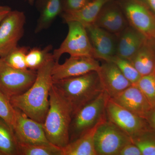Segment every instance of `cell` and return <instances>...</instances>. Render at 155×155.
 Returning <instances> with one entry per match:
<instances>
[{
    "label": "cell",
    "mask_w": 155,
    "mask_h": 155,
    "mask_svg": "<svg viewBox=\"0 0 155 155\" xmlns=\"http://www.w3.org/2000/svg\"><path fill=\"white\" fill-rule=\"evenodd\" d=\"M55 61L52 58L37 70L31 86L22 94L11 97L10 102L31 119L43 124L49 107L50 90L54 83L52 75Z\"/></svg>",
    "instance_id": "cell-1"
},
{
    "label": "cell",
    "mask_w": 155,
    "mask_h": 155,
    "mask_svg": "<svg viewBox=\"0 0 155 155\" xmlns=\"http://www.w3.org/2000/svg\"><path fill=\"white\" fill-rule=\"evenodd\" d=\"M49 101V107L43 124L44 129L50 143L62 149L70 141L72 110L54 83L50 90Z\"/></svg>",
    "instance_id": "cell-2"
},
{
    "label": "cell",
    "mask_w": 155,
    "mask_h": 155,
    "mask_svg": "<svg viewBox=\"0 0 155 155\" xmlns=\"http://www.w3.org/2000/svg\"><path fill=\"white\" fill-rule=\"evenodd\" d=\"M71 108L72 116L104 92L97 71L54 82Z\"/></svg>",
    "instance_id": "cell-3"
},
{
    "label": "cell",
    "mask_w": 155,
    "mask_h": 155,
    "mask_svg": "<svg viewBox=\"0 0 155 155\" xmlns=\"http://www.w3.org/2000/svg\"><path fill=\"white\" fill-rule=\"evenodd\" d=\"M109 98L105 92H103L73 115L69 130V142L78 138L107 119L106 105Z\"/></svg>",
    "instance_id": "cell-4"
},
{
    "label": "cell",
    "mask_w": 155,
    "mask_h": 155,
    "mask_svg": "<svg viewBox=\"0 0 155 155\" xmlns=\"http://www.w3.org/2000/svg\"><path fill=\"white\" fill-rule=\"evenodd\" d=\"M68 33L59 48L53 51V57L56 62L64 54L70 56L93 57V50L89 38L86 28L76 21L67 22Z\"/></svg>",
    "instance_id": "cell-5"
},
{
    "label": "cell",
    "mask_w": 155,
    "mask_h": 155,
    "mask_svg": "<svg viewBox=\"0 0 155 155\" xmlns=\"http://www.w3.org/2000/svg\"><path fill=\"white\" fill-rule=\"evenodd\" d=\"M131 137L119 127L106 119L97 127L94 135L97 155H118Z\"/></svg>",
    "instance_id": "cell-6"
},
{
    "label": "cell",
    "mask_w": 155,
    "mask_h": 155,
    "mask_svg": "<svg viewBox=\"0 0 155 155\" xmlns=\"http://www.w3.org/2000/svg\"><path fill=\"white\" fill-rule=\"evenodd\" d=\"M36 76L37 71L15 69L0 58V91L9 99L26 91L33 84Z\"/></svg>",
    "instance_id": "cell-7"
},
{
    "label": "cell",
    "mask_w": 155,
    "mask_h": 155,
    "mask_svg": "<svg viewBox=\"0 0 155 155\" xmlns=\"http://www.w3.org/2000/svg\"><path fill=\"white\" fill-rule=\"evenodd\" d=\"M128 24L147 39L155 40V15L140 0L118 1Z\"/></svg>",
    "instance_id": "cell-8"
},
{
    "label": "cell",
    "mask_w": 155,
    "mask_h": 155,
    "mask_svg": "<svg viewBox=\"0 0 155 155\" xmlns=\"http://www.w3.org/2000/svg\"><path fill=\"white\" fill-rule=\"evenodd\" d=\"M26 17L22 11L11 10L0 23V58L18 46L23 36Z\"/></svg>",
    "instance_id": "cell-9"
},
{
    "label": "cell",
    "mask_w": 155,
    "mask_h": 155,
    "mask_svg": "<svg viewBox=\"0 0 155 155\" xmlns=\"http://www.w3.org/2000/svg\"><path fill=\"white\" fill-rule=\"evenodd\" d=\"M107 120L131 138L146 132L144 117L137 115L116 104L109 98L106 107Z\"/></svg>",
    "instance_id": "cell-10"
},
{
    "label": "cell",
    "mask_w": 155,
    "mask_h": 155,
    "mask_svg": "<svg viewBox=\"0 0 155 155\" xmlns=\"http://www.w3.org/2000/svg\"><path fill=\"white\" fill-rule=\"evenodd\" d=\"M15 109V120L12 128L18 142L52 145L47 138L43 124L31 119L18 109Z\"/></svg>",
    "instance_id": "cell-11"
},
{
    "label": "cell",
    "mask_w": 155,
    "mask_h": 155,
    "mask_svg": "<svg viewBox=\"0 0 155 155\" xmlns=\"http://www.w3.org/2000/svg\"><path fill=\"white\" fill-rule=\"evenodd\" d=\"M101 64L95 58L88 56H70L63 64L55 62L52 75L54 82L97 71Z\"/></svg>",
    "instance_id": "cell-12"
},
{
    "label": "cell",
    "mask_w": 155,
    "mask_h": 155,
    "mask_svg": "<svg viewBox=\"0 0 155 155\" xmlns=\"http://www.w3.org/2000/svg\"><path fill=\"white\" fill-rule=\"evenodd\" d=\"M85 28L93 50L94 58L110 61L116 55L117 35L94 24Z\"/></svg>",
    "instance_id": "cell-13"
},
{
    "label": "cell",
    "mask_w": 155,
    "mask_h": 155,
    "mask_svg": "<svg viewBox=\"0 0 155 155\" xmlns=\"http://www.w3.org/2000/svg\"><path fill=\"white\" fill-rule=\"evenodd\" d=\"M104 91L113 98L132 85L118 67L113 63L104 61L97 71Z\"/></svg>",
    "instance_id": "cell-14"
},
{
    "label": "cell",
    "mask_w": 155,
    "mask_h": 155,
    "mask_svg": "<svg viewBox=\"0 0 155 155\" xmlns=\"http://www.w3.org/2000/svg\"><path fill=\"white\" fill-rule=\"evenodd\" d=\"M94 24L116 35L129 25L119 3L115 0L103 7Z\"/></svg>",
    "instance_id": "cell-15"
},
{
    "label": "cell",
    "mask_w": 155,
    "mask_h": 155,
    "mask_svg": "<svg viewBox=\"0 0 155 155\" xmlns=\"http://www.w3.org/2000/svg\"><path fill=\"white\" fill-rule=\"evenodd\" d=\"M110 99L121 107L144 118L153 109L135 84H132L117 96Z\"/></svg>",
    "instance_id": "cell-16"
},
{
    "label": "cell",
    "mask_w": 155,
    "mask_h": 155,
    "mask_svg": "<svg viewBox=\"0 0 155 155\" xmlns=\"http://www.w3.org/2000/svg\"><path fill=\"white\" fill-rule=\"evenodd\" d=\"M116 35V55L129 61L147 39L143 35L129 25Z\"/></svg>",
    "instance_id": "cell-17"
},
{
    "label": "cell",
    "mask_w": 155,
    "mask_h": 155,
    "mask_svg": "<svg viewBox=\"0 0 155 155\" xmlns=\"http://www.w3.org/2000/svg\"><path fill=\"white\" fill-rule=\"evenodd\" d=\"M39 12L35 32L39 33L47 29L58 16L63 13L62 0H35Z\"/></svg>",
    "instance_id": "cell-18"
},
{
    "label": "cell",
    "mask_w": 155,
    "mask_h": 155,
    "mask_svg": "<svg viewBox=\"0 0 155 155\" xmlns=\"http://www.w3.org/2000/svg\"><path fill=\"white\" fill-rule=\"evenodd\" d=\"M130 61L141 76L155 72V40L147 38Z\"/></svg>",
    "instance_id": "cell-19"
},
{
    "label": "cell",
    "mask_w": 155,
    "mask_h": 155,
    "mask_svg": "<svg viewBox=\"0 0 155 155\" xmlns=\"http://www.w3.org/2000/svg\"><path fill=\"white\" fill-rule=\"evenodd\" d=\"M112 0H91L83 8L72 13L62 14L64 22L76 21L86 27L94 24L103 7Z\"/></svg>",
    "instance_id": "cell-20"
},
{
    "label": "cell",
    "mask_w": 155,
    "mask_h": 155,
    "mask_svg": "<svg viewBox=\"0 0 155 155\" xmlns=\"http://www.w3.org/2000/svg\"><path fill=\"white\" fill-rule=\"evenodd\" d=\"M99 125L69 142L61 149V155H97L94 147V135Z\"/></svg>",
    "instance_id": "cell-21"
},
{
    "label": "cell",
    "mask_w": 155,
    "mask_h": 155,
    "mask_svg": "<svg viewBox=\"0 0 155 155\" xmlns=\"http://www.w3.org/2000/svg\"><path fill=\"white\" fill-rule=\"evenodd\" d=\"M18 155V142L13 128L0 118V155Z\"/></svg>",
    "instance_id": "cell-22"
},
{
    "label": "cell",
    "mask_w": 155,
    "mask_h": 155,
    "mask_svg": "<svg viewBox=\"0 0 155 155\" xmlns=\"http://www.w3.org/2000/svg\"><path fill=\"white\" fill-rule=\"evenodd\" d=\"M51 45L44 48H34L30 49L26 56V64L28 69L37 71L50 58H53Z\"/></svg>",
    "instance_id": "cell-23"
},
{
    "label": "cell",
    "mask_w": 155,
    "mask_h": 155,
    "mask_svg": "<svg viewBox=\"0 0 155 155\" xmlns=\"http://www.w3.org/2000/svg\"><path fill=\"white\" fill-rule=\"evenodd\" d=\"M18 145L19 155H61V149L53 145L31 144L19 142Z\"/></svg>",
    "instance_id": "cell-24"
},
{
    "label": "cell",
    "mask_w": 155,
    "mask_h": 155,
    "mask_svg": "<svg viewBox=\"0 0 155 155\" xmlns=\"http://www.w3.org/2000/svg\"><path fill=\"white\" fill-rule=\"evenodd\" d=\"M29 48L17 46L2 58L10 67L20 70L28 69L26 64V56Z\"/></svg>",
    "instance_id": "cell-25"
},
{
    "label": "cell",
    "mask_w": 155,
    "mask_h": 155,
    "mask_svg": "<svg viewBox=\"0 0 155 155\" xmlns=\"http://www.w3.org/2000/svg\"><path fill=\"white\" fill-rule=\"evenodd\" d=\"M110 62L116 64L126 79L132 84L137 83L142 76L132 63L128 60L116 55L111 59Z\"/></svg>",
    "instance_id": "cell-26"
},
{
    "label": "cell",
    "mask_w": 155,
    "mask_h": 155,
    "mask_svg": "<svg viewBox=\"0 0 155 155\" xmlns=\"http://www.w3.org/2000/svg\"><path fill=\"white\" fill-rule=\"evenodd\" d=\"M153 108H155V73L142 76L135 84Z\"/></svg>",
    "instance_id": "cell-27"
},
{
    "label": "cell",
    "mask_w": 155,
    "mask_h": 155,
    "mask_svg": "<svg viewBox=\"0 0 155 155\" xmlns=\"http://www.w3.org/2000/svg\"><path fill=\"white\" fill-rule=\"evenodd\" d=\"M15 116V108L8 98L0 91V118L12 128Z\"/></svg>",
    "instance_id": "cell-28"
},
{
    "label": "cell",
    "mask_w": 155,
    "mask_h": 155,
    "mask_svg": "<svg viewBox=\"0 0 155 155\" xmlns=\"http://www.w3.org/2000/svg\"><path fill=\"white\" fill-rule=\"evenodd\" d=\"M131 140L140 150L142 155H155V140L145 137L143 133Z\"/></svg>",
    "instance_id": "cell-29"
},
{
    "label": "cell",
    "mask_w": 155,
    "mask_h": 155,
    "mask_svg": "<svg viewBox=\"0 0 155 155\" xmlns=\"http://www.w3.org/2000/svg\"><path fill=\"white\" fill-rule=\"evenodd\" d=\"M91 0H62L63 13H72L83 8Z\"/></svg>",
    "instance_id": "cell-30"
},
{
    "label": "cell",
    "mask_w": 155,
    "mask_h": 155,
    "mask_svg": "<svg viewBox=\"0 0 155 155\" xmlns=\"http://www.w3.org/2000/svg\"><path fill=\"white\" fill-rule=\"evenodd\" d=\"M118 155H142V153L138 147L131 141L122 148Z\"/></svg>",
    "instance_id": "cell-31"
},
{
    "label": "cell",
    "mask_w": 155,
    "mask_h": 155,
    "mask_svg": "<svg viewBox=\"0 0 155 155\" xmlns=\"http://www.w3.org/2000/svg\"><path fill=\"white\" fill-rule=\"evenodd\" d=\"M11 10V8L8 6H0V23Z\"/></svg>",
    "instance_id": "cell-32"
},
{
    "label": "cell",
    "mask_w": 155,
    "mask_h": 155,
    "mask_svg": "<svg viewBox=\"0 0 155 155\" xmlns=\"http://www.w3.org/2000/svg\"><path fill=\"white\" fill-rule=\"evenodd\" d=\"M155 15V0H140Z\"/></svg>",
    "instance_id": "cell-33"
},
{
    "label": "cell",
    "mask_w": 155,
    "mask_h": 155,
    "mask_svg": "<svg viewBox=\"0 0 155 155\" xmlns=\"http://www.w3.org/2000/svg\"><path fill=\"white\" fill-rule=\"evenodd\" d=\"M146 118L149 119L150 122L151 123L152 125L155 128V108H153L152 110L147 114L144 118Z\"/></svg>",
    "instance_id": "cell-34"
},
{
    "label": "cell",
    "mask_w": 155,
    "mask_h": 155,
    "mask_svg": "<svg viewBox=\"0 0 155 155\" xmlns=\"http://www.w3.org/2000/svg\"><path fill=\"white\" fill-rule=\"evenodd\" d=\"M26 2H27L28 3V4H30V5H34V3H35V0H25Z\"/></svg>",
    "instance_id": "cell-35"
},
{
    "label": "cell",
    "mask_w": 155,
    "mask_h": 155,
    "mask_svg": "<svg viewBox=\"0 0 155 155\" xmlns=\"http://www.w3.org/2000/svg\"></svg>",
    "instance_id": "cell-36"
}]
</instances>
